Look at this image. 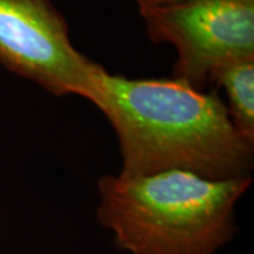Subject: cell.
Listing matches in <instances>:
<instances>
[{
  "label": "cell",
  "mask_w": 254,
  "mask_h": 254,
  "mask_svg": "<svg viewBox=\"0 0 254 254\" xmlns=\"http://www.w3.org/2000/svg\"><path fill=\"white\" fill-rule=\"evenodd\" d=\"M250 184L185 171L105 175L98 220L131 254H215L236 233L235 208Z\"/></svg>",
  "instance_id": "obj_2"
},
{
  "label": "cell",
  "mask_w": 254,
  "mask_h": 254,
  "mask_svg": "<svg viewBox=\"0 0 254 254\" xmlns=\"http://www.w3.org/2000/svg\"><path fill=\"white\" fill-rule=\"evenodd\" d=\"M102 112L118 136L122 175L185 171L227 181L252 177L254 143L233 126L218 93L177 79L106 75Z\"/></svg>",
  "instance_id": "obj_1"
},
{
  "label": "cell",
  "mask_w": 254,
  "mask_h": 254,
  "mask_svg": "<svg viewBox=\"0 0 254 254\" xmlns=\"http://www.w3.org/2000/svg\"><path fill=\"white\" fill-rule=\"evenodd\" d=\"M209 82L226 91V108L233 126L240 136L254 143V58L236 60L219 66Z\"/></svg>",
  "instance_id": "obj_5"
},
{
  "label": "cell",
  "mask_w": 254,
  "mask_h": 254,
  "mask_svg": "<svg viewBox=\"0 0 254 254\" xmlns=\"http://www.w3.org/2000/svg\"><path fill=\"white\" fill-rule=\"evenodd\" d=\"M140 14L150 40L175 47L173 79L195 91L219 66L254 58V0H178Z\"/></svg>",
  "instance_id": "obj_4"
},
{
  "label": "cell",
  "mask_w": 254,
  "mask_h": 254,
  "mask_svg": "<svg viewBox=\"0 0 254 254\" xmlns=\"http://www.w3.org/2000/svg\"><path fill=\"white\" fill-rule=\"evenodd\" d=\"M134 1H136L137 7H138V11L143 13V11H147V10L171 4V3H175L178 0H134Z\"/></svg>",
  "instance_id": "obj_6"
},
{
  "label": "cell",
  "mask_w": 254,
  "mask_h": 254,
  "mask_svg": "<svg viewBox=\"0 0 254 254\" xmlns=\"http://www.w3.org/2000/svg\"><path fill=\"white\" fill-rule=\"evenodd\" d=\"M0 64L55 96L103 108L108 71L76 50L51 0H0Z\"/></svg>",
  "instance_id": "obj_3"
}]
</instances>
